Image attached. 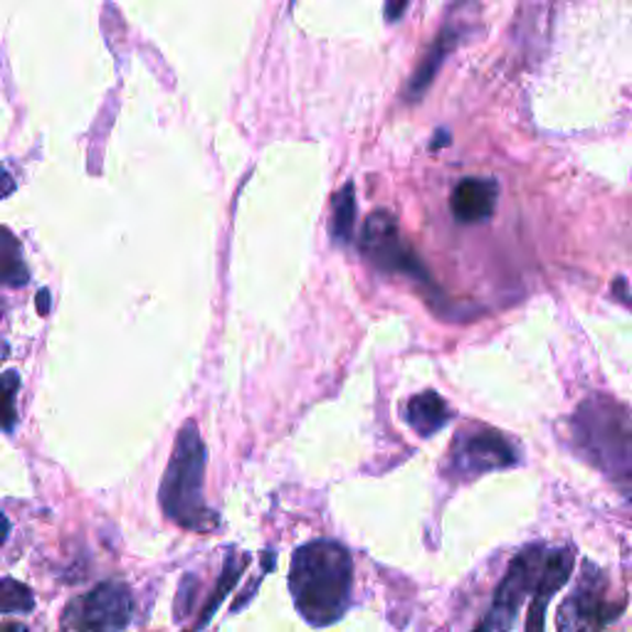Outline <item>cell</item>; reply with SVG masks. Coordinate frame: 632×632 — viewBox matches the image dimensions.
I'll list each match as a JSON object with an SVG mask.
<instances>
[{"label": "cell", "instance_id": "9", "mask_svg": "<svg viewBox=\"0 0 632 632\" xmlns=\"http://www.w3.org/2000/svg\"><path fill=\"white\" fill-rule=\"evenodd\" d=\"M570 574H574V551L570 548L548 551L546 561H544V568H541L539 584L534 588V596H531L526 632H544L546 608L551 603V598H554V594H558V590L564 588Z\"/></svg>", "mask_w": 632, "mask_h": 632}, {"label": "cell", "instance_id": "11", "mask_svg": "<svg viewBox=\"0 0 632 632\" xmlns=\"http://www.w3.org/2000/svg\"><path fill=\"white\" fill-rule=\"evenodd\" d=\"M406 418L418 435L430 437L435 435L437 430H443L453 415H450L447 403L435 393V390H425V393L410 398Z\"/></svg>", "mask_w": 632, "mask_h": 632}, {"label": "cell", "instance_id": "13", "mask_svg": "<svg viewBox=\"0 0 632 632\" xmlns=\"http://www.w3.org/2000/svg\"><path fill=\"white\" fill-rule=\"evenodd\" d=\"M455 43H457L455 30H443V33H440L433 49H430L428 57H425V63L420 65V69L413 77V82H410V95L418 97V95L425 92V89L430 87V82L435 79V73L440 69V65H443V59L447 57L450 49L455 47Z\"/></svg>", "mask_w": 632, "mask_h": 632}, {"label": "cell", "instance_id": "10", "mask_svg": "<svg viewBox=\"0 0 632 632\" xmlns=\"http://www.w3.org/2000/svg\"><path fill=\"white\" fill-rule=\"evenodd\" d=\"M497 198H499L497 180L465 178V180H459L453 190L450 210H453L457 223H465V225L487 223L497 210Z\"/></svg>", "mask_w": 632, "mask_h": 632}, {"label": "cell", "instance_id": "4", "mask_svg": "<svg viewBox=\"0 0 632 632\" xmlns=\"http://www.w3.org/2000/svg\"><path fill=\"white\" fill-rule=\"evenodd\" d=\"M546 554L548 551L541 546H526L514 561H511L507 576L501 578L495 600H491L489 613L481 618V623L475 632H511L521 603H524L529 596H534Z\"/></svg>", "mask_w": 632, "mask_h": 632}, {"label": "cell", "instance_id": "6", "mask_svg": "<svg viewBox=\"0 0 632 632\" xmlns=\"http://www.w3.org/2000/svg\"><path fill=\"white\" fill-rule=\"evenodd\" d=\"M361 250L386 273H403L420 282H430L428 269L420 263V257L408 247V243L400 237V230L396 218L386 213V210H376L370 213L364 233H361Z\"/></svg>", "mask_w": 632, "mask_h": 632}, {"label": "cell", "instance_id": "3", "mask_svg": "<svg viewBox=\"0 0 632 632\" xmlns=\"http://www.w3.org/2000/svg\"><path fill=\"white\" fill-rule=\"evenodd\" d=\"M203 440L198 435L196 423H186L176 440L174 457L166 467L164 485H160V505L168 519L193 531H210L218 526V517L203 501Z\"/></svg>", "mask_w": 632, "mask_h": 632}, {"label": "cell", "instance_id": "16", "mask_svg": "<svg viewBox=\"0 0 632 632\" xmlns=\"http://www.w3.org/2000/svg\"><path fill=\"white\" fill-rule=\"evenodd\" d=\"M20 393V376L15 370H8V374L0 376V430H10L18 423V410L15 400Z\"/></svg>", "mask_w": 632, "mask_h": 632}, {"label": "cell", "instance_id": "18", "mask_svg": "<svg viewBox=\"0 0 632 632\" xmlns=\"http://www.w3.org/2000/svg\"><path fill=\"white\" fill-rule=\"evenodd\" d=\"M8 534H10V521H8L3 514H0V546L5 544Z\"/></svg>", "mask_w": 632, "mask_h": 632}, {"label": "cell", "instance_id": "2", "mask_svg": "<svg viewBox=\"0 0 632 632\" xmlns=\"http://www.w3.org/2000/svg\"><path fill=\"white\" fill-rule=\"evenodd\" d=\"M574 428L594 465L606 469L632 501V415L613 400L594 396L578 408Z\"/></svg>", "mask_w": 632, "mask_h": 632}, {"label": "cell", "instance_id": "8", "mask_svg": "<svg viewBox=\"0 0 632 632\" xmlns=\"http://www.w3.org/2000/svg\"><path fill=\"white\" fill-rule=\"evenodd\" d=\"M603 588V576L588 566L578 588L558 610V632H594L610 623L618 613L613 606H608Z\"/></svg>", "mask_w": 632, "mask_h": 632}, {"label": "cell", "instance_id": "17", "mask_svg": "<svg viewBox=\"0 0 632 632\" xmlns=\"http://www.w3.org/2000/svg\"><path fill=\"white\" fill-rule=\"evenodd\" d=\"M15 190V180L10 178V174L8 170L0 166V198H5V196H10Z\"/></svg>", "mask_w": 632, "mask_h": 632}, {"label": "cell", "instance_id": "5", "mask_svg": "<svg viewBox=\"0 0 632 632\" xmlns=\"http://www.w3.org/2000/svg\"><path fill=\"white\" fill-rule=\"evenodd\" d=\"M134 613V600L122 584H99L65 608V632H122Z\"/></svg>", "mask_w": 632, "mask_h": 632}, {"label": "cell", "instance_id": "15", "mask_svg": "<svg viewBox=\"0 0 632 632\" xmlns=\"http://www.w3.org/2000/svg\"><path fill=\"white\" fill-rule=\"evenodd\" d=\"M33 608V590L13 578H0V613H30Z\"/></svg>", "mask_w": 632, "mask_h": 632}, {"label": "cell", "instance_id": "14", "mask_svg": "<svg viewBox=\"0 0 632 632\" xmlns=\"http://www.w3.org/2000/svg\"><path fill=\"white\" fill-rule=\"evenodd\" d=\"M356 223V198L354 186L346 184L334 198V220H331V233H334L336 243H348L354 235Z\"/></svg>", "mask_w": 632, "mask_h": 632}, {"label": "cell", "instance_id": "1", "mask_svg": "<svg viewBox=\"0 0 632 632\" xmlns=\"http://www.w3.org/2000/svg\"><path fill=\"white\" fill-rule=\"evenodd\" d=\"M354 580L348 551L336 541H312L292 558V588L297 610L312 625H329L344 616Z\"/></svg>", "mask_w": 632, "mask_h": 632}, {"label": "cell", "instance_id": "12", "mask_svg": "<svg viewBox=\"0 0 632 632\" xmlns=\"http://www.w3.org/2000/svg\"><path fill=\"white\" fill-rule=\"evenodd\" d=\"M27 265L23 259V247L10 230L0 228V282L10 287H23L27 282Z\"/></svg>", "mask_w": 632, "mask_h": 632}, {"label": "cell", "instance_id": "20", "mask_svg": "<svg viewBox=\"0 0 632 632\" xmlns=\"http://www.w3.org/2000/svg\"><path fill=\"white\" fill-rule=\"evenodd\" d=\"M8 356H10V346L5 344V341H0V364H3Z\"/></svg>", "mask_w": 632, "mask_h": 632}, {"label": "cell", "instance_id": "7", "mask_svg": "<svg viewBox=\"0 0 632 632\" xmlns=\"http://www.w3.org/2000/svg\"><path fill=\"white\" fill-rule=\"evenodd\" d=\"M517 465V450L509 440L489 428H477L473 433L457 437V443L450 450V467L453 475L473 479L479 475L495 473Z\"/></svg>", "mask_w": 632, "mask_h": 632}, {"label": "cell", "instance_id": "19", "mask_svg": "<svg viewBox=\"0 0 632 632\" xmlns=\"http://www.w3.org/2000/svg\"><path fill=\"white\" fill-rule=\"evenodd\" d=\"M0 632H30L23 623H3L0 625Z\"/></svg>", "mask_w": 632, "mask_h": 632}, {"label": "cell", "instance_id": "21", "mask_svg": "<svg viewBox=\"0 0 632 632\" xmlns=\"http://www.w3.org/2000/svg\"><path fill=\"white\" fill-rule=\"evenodd\" d=\"M0 317H3V304H0Z\"/></svg>", "mask_w": 632, "mask_h": 632}]
</instances>
